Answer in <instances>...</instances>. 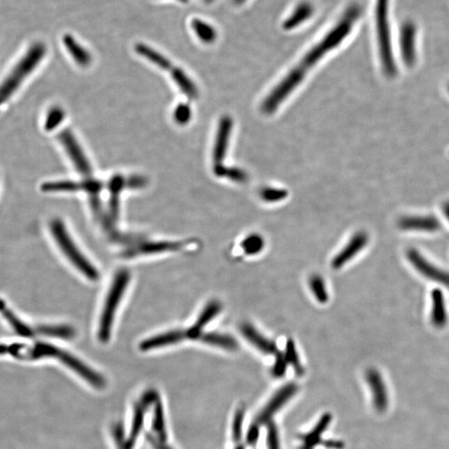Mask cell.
Wrapping results in <instances>:
<instances>
[{
    "mask_svg": "<svg viewBox=\"0 0 449 449\" xmlns=\"http://www.w3.org/2000/svg\"><path fill=\"white\" fill-rule=\"evenodd\" d=\"M361 14V8L357 4H353L347 8L335 27L306 54L298 65L269 94L262 104V109L265 113L271 114L275 112L281 102L301 83L307 72L322 60L324 55L331 52L345 40L352 32L354 23Z\"/></svg>",
    "mask_w": 449,
    "mask_h": 449,
    "instance_id": "obj_1",
    "label": "cell"
},
{
    "mask_svg": "<svg viewBox=\"0 0 449 449\" xmlns=\"http://www.w3.org/2000/svg\"><path fill=\"white\" fill-rule=\"evenodd\" d=\"M47 52L46 46L42 42H37L28 50L26 54L13 68L10 74L0 85V105L3 104L18 89L23 81L31 74L38 63L45 58Z\"/></svg>",
    "mask_w": 449,
    "mask_h": 449,
    "instance_id": "obj_2",
    "label": "cell"
},
{
    "mask_svg": "<svg viewBox=\"0 0 449 449\" xmlns=\"http://www.w3.org/2000/svg\"><path fill=\"white\" fill-rule=\"evenodd\" d=\"M129 280L130 274L126 269L119 271L114 277L108 297L106 299L98 328V338L102 343H107L110 339L115 314Z\"/></svg>",
    "mask_w": 449,
    "mask_h": 449,
    "instance_id": "obj_3",
    "label": "cell"
},
{
    "mask_svg": "<svg viewBox=\"0 0 449 449\" xmlns=\"http://www.w3.org/2000/svg\"><path fill=\"white\" fill-rule=\"evenodd\" d=\"M50 228L60 249L72 264L89 280L97 281L100 278V273L75 246L74 241L68 235L63 222L59 219H54L51 222Z\"/></svg>",
    "mask_w": 449,
    "mask_h": 449,
    "instance_id": "obj_4",
    "label": "cell"
},
{
    "mask_svg": "<svg viewBox=\"0 0 449 449\" xmlns=\"http://www.w3.org/2000/svg\"><path fill=\"white\" fill-rule=\"evenodd\" d=\"M388 0H377L376 6V24L380 59L384 72L393 77L396 74L395 61H393L391 25L388 22Z\"/></svg>",
    "mask_w": 449,
    "mask_h": 449,
    "instance_id": "obj_5",
    "label": "cell"
},
{
    "mask_svg": "<svg viewBox=\"0 0 449 449\" xmlns=\"http://www.w3.org/2000/svg\"><path fill=\"white\" fill-rule=\"evenodd\" d=\"M298 392L297 384L289 383L281 387L265 406L254 422L259 426L269 425L274 416Z\"/></svg>",
    "mask_w": 449,
    "mask_h": 449,
    "instance_id": "obj_6",
    "label": "cell"
},
{
    "mask_svg": "<svg viewBox=\"0 0 449 449\" xmlns=\"http://www.w3.org/2000/svg\"><path fill=\"white\" fill-rule=\"evenodd\" d=\"M58 139L64 148H65L68 155L70 156L77 171L89 178L90 174L92 173L91 165H90L82 148L80 147L72 132L70 130L65 129L60 132Z\"/></svg>",
    "mask_w": 449,
    "mask_h": 449,
    "instance_id": "obj_7",
    "label": "cell"
},
{
    "mask_svg": "<svg viewBox=\"0 0 449 449\" xmlns=\"http://www.w3.org/2000/svg\"><path fill=\"white\" fill-rule=\"evenodd\" d=\"M57 359L64 365L70 368L75 373L78 374L92 386L97 388H104L106 386V380L102 375L96 373L91 368H89L84 363L75 358L72 354L60 350Z\"/></svg>",
    "mask_w": 449,
    "mask_h": 449,
    "instance_id": "obj_8",
    "label": "cell"
},
{
    "mask_svg": "<svg viewBox=\"0 0 449 449\" xmlns=\"http://www.w3.org/2000/svg\"><path fill=\"white\" fill-rule=\"evenodd\" d=\"M366 381L370 388L372 400L376 411L386 412L388 406V396L381 375L378 370L370 369L366 372Z\"/></svg>",
    "mask_w": 449,
    "mask_h": 449,
    "instance_id": "obj_9",
    "label": "cell"
},
{
    "mask_svg": "<svg viewBox=\"0 0 449 449\" xmlns=\"http://www.w3.org/2000/svg\"><path fill=\"white\" fill-rule=\"evenodd\" d=\"M407 258L413 267L425 276L427 279L439 282L449 288V273L435 267L427 262L418 252L413 249L407 251Z\"/></svg>",
    "mask_w": 449,
    "mask_h": 449,
    "instance_id": "obj_10",
    "label": "cell"
},
{
    "mask_svg": "<svg viewBox=\"0 0 449 449\" xmlns=\"http://www.w3.org/2000/svg\"><path fill=\"white\" fill-rule=\"evenodd\" d=\"M158 395L156 391H148L144 393L139 402H136L134 406V418H132V425L129 439H127L128 443L131 447H134L138 439L141 430L143 425L145 413L150 405L158 399Z\"/></svg>",
    "mask_w": 449,
    "mask_h": 449,
    "instance_id": "obj_11",
    "label": "cell"
},
{
    "mask_svg": "<svg viewBox=\"0 0 449 449\" xmlns=\"http://www.w3.org/2000/svg\"><path fill=\"white\" fill-rule=\"evenodd\" d=\"M233 127V121L232 118L225 116L221 119L213 149L214 166L222 165V162L225 159Z\"/></svg>",
    "mask_w": 449,
    "mask_h": 449,
    "instance_id": "obj_12",
    "label": "cell"
},
{
    "mask_svg": "<svg viewBox=\"0 0 449 449\" xmlns=\"http://www.w3.org/2000/svg\"><path fill=\"white\" fill-rule=\"evenodd\" d=\"M368 235L365 233H358L350 239L347 245L332 260V267L333 269H340L345 265L352 260L368 243Z\"/></svg>",
    "mask_w": 449,
    "mask_h": 449,
    "instance_id": "obj_13",
    "label": "cell"
},
{
    "mask_svg": "<svg viewBox=\"0 0 449 449\" xmlns=\"http://www.w3.org/2000/svg\"><path fill=\"white\" fill-rule=\"evenodd\" d=\"M416 29L412 22H406L400 33V48L402 58L408 67H412L416 62Z\"/></svg>",
    "mask_w": 449,
    "mask_h": 449,
    "instance_id": "obj_14",
    "label": "cell"
},
{
    "mask_svg": "<svg viewBox=\"0 0 449 449\" xmlns=\"http://www.w3.org/2000/svg\"><path fill=\"white\" fill-rule=\"evenodd\" d=\"M221 308V304L218 301L209 302L207 306L204 308L202 313L200 314L194 326L186 331L187 338L191 340H199L200 335L203 333V329L220 313Z\"/></svg>",
    "mask_w": 449,
    "mask_h": 449,
    "instance_id": "obj_15",
    "label": "cell"
},
{
    "mask_svg": "<svg viewBox=\"0 0 449 449\" xmlns=\"http://www.w3.org/2000/svg\"><path fill=\"white\" fill-rule=\"evenodd\" d=\"M241 332L245 339L250 342L252 345L258 348L260 352L267 354H274L278 352L275 343L267 339L258 329L249 323L243 324L241 327Z\"/></svg>",
    "mask_w": 449,
    "mask_h": 449,
    "instance_id": "obj_16",
    "label": "cell"
},
{
    "mask_svg": "<svg viewBox=\"0 0 449 449\" xmlns=\"http://www.w3.org/2000/svg\"><path fill=\"white\" fill-rule=\"evenodd\" d=\"M187 338L186 331H173L161 335L148 338V339L141 342L139 348L142 352H148L154 349L165 347V346L178 344V342L185 340Z\"/></svg>",
    "mask_w": 449,
    "mask_h": 449,
    "instance_id": "obj_17",
    "label": "cell"
},
{
    "mask_svg": "<svg viewBox=\"0 0 449 449\" xmlns=\"http://www.w3.org/2000/svg\"><path fill=\"white\" fill-rule=\"evenodd\" d=\"M401 229L410 230H422V232L434 233L441 228L437 218L433 216H410L401 218L399 221Z\"/></svg>",
    "mask_w": 449,
    "mask_h": 449,
    "instance_id": "obj_18",
    "label": "cell"
},
{
    "mask_svg": "<svg viewBox=\"0 0 449 449\" xmlns=\"http://www.w3.org/2000/svg\"><path fill=\"white\" fill-rule=\"evenodd\" d=\"M432 323L435 327L442 328L447 324L448 316L443 293L439 289L432 292Z\"/></svg>",
    "mask_w": 449,
    "mask_h": 449,
    "instance_id": "obj_19",
    "label": "cell"
},
{
    "mask_svg": "<svg viewBox=\"0 0 449 449\" xmlns=\"http://www.w3.org/2000/svg\"><path fill=\"white\" fill-rule=\"evenodd\" d=\"M332 421L331 413H324L320 418V420L309 433L304 436L302 441L304 444L301 449H314L320 443L322 435L326 432L327 427Z\"/></svg>",
    "mask_w": 449,
    "mask_h": 449,
    "instance_id": "obj_20",
    "label": "cell"
},
{
    "mask_svg": "<svg viewBox=\"0 0 449 449\" xmlns=\"http://www.w3.org/2000/svg\"><path fill=\"white\" fill-rule=\"evenodd\" d=\"M64 46L66 47L68 53L71 54L74 61L82 67H88L92 63V55L74 38L70 34H66L63 38Z\"/></svg>",
    "mask_w": 449,
    "mask_h": 449,
    "instance_id": "obj_21",
    "label": "cell"
},
{
    "mask_svg": "<svg viewBox=\"0 0 449 449\" xmlns=\"http://www.w3.org/2000/svg\"><path fill=\"white\" fill-rule=\"evenodd\" d=\"M182 246L179 242H152L143 244L139 247L127 251L124 255L127 258H132L136 255L160 253L169 251H176Z\"/></svg>",
    "mask_w": 449,
    "mask_h": 449,
    "instance_id": "obj_22",
    "label": "cell"
},
{
    "mask_svg": "<svg viewBox=\"0 0 449 449\" xmlns=\"http://www.w3.org/2000/svg\"><path fill=\"white\" fill-rule=\"evenodd\" d=\"M314 13V8L310 3L302 2L294 8L287 19L285 20L283 28L285 30H292L309 19Z\"/></svg>",
    "mask_w": 449,
    "mask_h": 449,
    "instance_id": "obj_23",
    "label": "cell"
},
{
    "mask_svg": "<svg viewBox=\"0 0 449 449\" xmlns=\"http://www.w3.org/2000/svg\"><path fill=\"white\" fill-rule=\"evenodd\" d=\"M199 340L228 350H236L238 348L237 341L233 336L225 335V333L216 332L203 333L199 338Z\"/></svg>",
    "mask_w": 449,
    "mask_h": 449,
    "instance_id": "obj_24",
    "label": "cell"
},
{
    "mask_svg": "<svg viewBox=\"0 0 449 449\" xmlns=\"http://www.w3.org/2000/svg\"><path fill=\"white\" fill-rule=\"evenodd\" d=\"M136 52L141 56L155 64L157 67L162 68L165 70H172V63L164 55L158 53L157 51L151 48L146 45L139 44L135 47Z\"/></svg>",
    "mask_w": 449,
    "mask_h": 449,
    "instance_id": "obj_25",
    "label": "cell"
},
{
    "mask_svg": "<svg viewBox=\"0 0 449 449\" xmlns=\"http://www.w3.org/2000/svg\"><path fill=\"white\" fill-rule=\"evenodd\" d=\"M172 77L174 82L176 83L181 91L186 94L188 97L196 98L198 97V89L196 88L194 81L188 77L185 72L179 68H173Z\"/></svg>",
    "mask_w": 449,
    "mask_h": 449,
    "instance_id": "obj_26",
    "label": "cell"
},
{
    "mask_svg": "<svg viewBox=\"0 0 449 449\" xmlns=\"http://www.w3.org/2000/svg\"><path fill=\"white\" fill-rule=\"evenodd\" d=\"M191 28L194 29L196 36L205 44H212L217 38V33L211 24L205 21L194 19L191 21Z\"/></svg>",
    "mask_w": 449,
    "mask_h": 449,
    "instance_id": "obj_27",
    "label": "cell"
},
{
    "mask_svg": "<svg viewBox=\"0 0 449 449\" xmlns=\"http://www.w3.org/2000/svg\"><path fill=\"white\" fill-rule=\"evenodd\" d=\"M152 430L156 433V437L165 442L166 440V431L164 421V407L159 397L156 401L155 409L152 420Z\"/></svg>",
    "mask_w": 449,
    "mask_h": 449,
    "instance_id": "obj_28",
    "label": "cell"
},
{
    "mask_svg": "<svg viewBox=\"0 0 449 449\" xmlns=\"http://www.w3.org/2000/svg\"><path fill=\"white\" fill-rule=\"evenodd\" d=\"M38 333L47 336L70 340L75 336L74 329L67 326H42L38 328Z\"/></svg>",
    "mask_w": 449,
    "mask_h": 449,
    "instance_id": "obj_29",
    "label": "cell"
},
{
    "mask_svg": "<svg viewBox=\"0 0 449 449\" xmlns=\"http://www.w3.org/2000/svg\"><path fill=\"white\" fill-rule=\"evenodd\" d=\"M214 173L219 178H226L233 182L242 183L248 178L245 171L237 168H228L224 165L214 166Z\"/></svg>",
    "mask_w": 449,
    "mask_h": 449,
    "instance_id": "obj_30",
    "label": "cell"
},
{
    "mask_svg": "<svg viewBox=\"0 0 449 449\" xmlns=\"http://www.w3.org/2000/svg\"><path fill=\"white\" fill-rule=\"evenodd\" d=\"M42 191L45 192H74L81 191V183L72 181H58L42 184Z\"/></svg>",
    "mask_w": 449,
    "mask_h": 449,
    "instance_id": "obj_31",
    "label": "cell"
},
{
    "mask_svg": "<svg viewBox=\"0 0 449 449\" xmlns=\"http://www.w3.org/2000/svg\"><path fill=\"white\" fill-rule=\"evenodd\" d=\"M285 356L289 365L293 367L294 372L298 376H302L305 373V370L299 361L296 345L292 340L289 339L286 342Z\"/></svg>",
    "mask_w": 449,
    "mask_h": 449,
    "instance_id": "obj_32",
    "label": "cell"
},
{
    "mask_svg": "<svg viewBox=\"0 0 449 449\" xmlns=\"http://www.w3.org/2000/svg\"><path fill=\"white\" fill-rule=\"evenodd\" d=\"M265 241L258 234H251L242 242V247L246 255H253L260 253L264 249Z\"/></svg>",
    "mask_w": 449,
    "mask_h": 449,
    "instance_id": "obj_33",
    "label": "cell"
},
{
    "mask_svg": "<svg viewBox=\"0 0 449 449\" xmlns=\"http://www.w3.org/2000/svg\"><path fill=\"white\" fill-rule=\"evenodd\" d=\"M310 286L312 293L320 304H326L329 301V294L326 285L322 277L314 275L310 278Z\"/></svg>",
    "mask_w": 449,
    "mask_h": 449,
    "instance_id": "obj_34",
    "label": "cell"
},
{
    "mask_svg": "<svg viewBox=\"0 0 449 449\" xmlns=\"http://www.w3.org/2000/svg\"><path fill=\"white\" fill-rule=\"evenodd\" d=\"M4 317H6L8 322L11 324L13 328L15 329V331L19 335L24 337H31L33 336V332L26 324H24L21 320L16 317V316L12 313L11 311L6 309V307H3L1 310Z\"/></svg>",
    "mask_w": 449,
    "mask_h": 449,
    "instance_id": "obj_35",
    "label": "cell"
},
{
    "mask_svg": "<svg viewBox=\"0 0 449 449\" xmlns=\"http://www.w3.org/2000/svg\"><path fill=\"white\" fill-rule=\"evenodd\" d=\"M65 117V113L63 109L59 107H54L49 110L45 120V128L46 131H53L54 128L58 127L63 121Z\"/></svg>",
    "mask_w": 449,
    "mask_h": 449,
    "instance_id": "obj_36",
    "label": "cell"
},
{
    "mask_svg": "<svg viewBox=\"0 0 449 449\" xmlns=\"http://www.w3.org/2000/svg\"><path fill=\"white\" fill-rule=\"evenodd\" d=\"M246 409L241 406L235 413L233 423V438L235 442H239L242 436V427L244 419H245Z\"/></svg>",
    "mask_w": 449,
    "mask_h": 449,
    "instance_id": "obj_37",
    "label": "cell"
},
{
    "mask_svg": "<svg viewBox=\"0 0 449 449\" xmlns=\"http://www.w3.org/2000/svg\"><path fill=\"white\" fill-rule=\"evenodd\" d=\"M288 192L285 189L278 188L267 187L260 192V198L267 203H277L284 200L287 196Z\"/></svg>",
    "mask_w": 449,
    "mask_h": 449,
    "instance_id": "obj_38",
    "label": "cell"
},
{
    "mask_svg": "<svg viewBox=\"0 0 449 449\" xmlns=\"http://www.w3.org/2000/svg\"><path fill=\"white\" fill-rule=\"evenodd\" d=\"M175 122L179 125H186L191 118V109L189 104H180L174 111Z\"/></svg>",
    "mask_w": 449,
    "mask_h": 449,
    "instance_id": "obj_39",
    "label": "cell"
},
{
    "mask_svg": "<svg viewBox=\"0 0 449 449\" xmlns=\"http://www.w3.org/2000/svg\"><path fill=\"white\" fill-rule=\"evenodd\" d=\"M287 361H286L285 354L283 353L278 352L276 354V361L275 363L272 367V375L274 377L276 378H282L284 377V375L287 369Z\"/></svg>",
    "mask_w": 449,
    "mask_h": 449,
    "instance_id": "obj_40",
    "label": "cell"
},
{
    "mask_svg": "<svg viewBox=\"0 0 449 449\" xmlns=\"http://www.w3.org/2000/svg\"><path fill=\"white\" fill-rule=\"evenodd\" d=\"M113 435L118 449H132V447L125 439V432L121 423H116L113 427Z\"/></svg>",
    "mask_w": 449,
    "mask_h": 449,
    "instance_id": "obj_41",
    "label": "cell"
},
{
    "mask_svg": "<svg viewBox=\"0 0 449 449\" xmlns=\"http://www.w3.org/2000/svg\"><path fill=\"white\" fill-rule=\"evenodd\" d=\"M81 191L88 192L93 196L100 194L104 187V183L98 180L90 178L85 179L84 181L80 182Z\"/></svg>",
    "mask_w": 449,
    "mask_h": 449,
    "instance_id": "obj_42",
    "label": "cell"
},
{
    "mask_svg": "<svg viewBox=\"0 0 449 449\" xmlns=\"http://www.w3.org/2000/svg\"><path fill=\"white\" fill-rule=\"evenodd\" d=\"M108 187L111 192V196H119L120 192L124 187H127V178L116 175L109 180Z\"/></svg>",
    "mask_w": 449,
    "mask_h": 449,
    "instance_id": "obj_43",
    "label": "cell"
},
{
    "mask_svg": "<svg viewBox=\"0 0 449 449\" xmlns=\"http://www.w3.org/2000/svg\"><path fill=\"white\" fill-rule=\"evenodd\" d=\"M267 441L268 449H281L279 434L275 423H269L268 425Z\"/></svg>",
    "mask_w": 449,
    "mask_h": 449,
    "instance_id": "obj_44",
    "label": "cell"
},
{
    "mask_svg": "<svg viewBox=\"0 0 449 449\" xmlns=\"http://www.w3.org/2000/svg\"><path fill=\"white\" fill-rule=\"evenodd\" d=\"M260 437V426L252 423L246 434V443L250 446H255Z\"/></svg>",
    "mask_w": 449,
    "mask_h": 449,
    "instance_id": "obj_45",
    "label": "cell"
},
{
    "mask_svg": "<svg viewBox=\"0 0 449 449\" xmlns=\"http://www.w3.org/2000/svg\"><path fill=\"white\" fill-rule=\"evenodd\" d=\"M148 181L146 178L143 176H132L127 178V187L132 188V189H139L147 186Z\"/></svg>",
    "mask_w": 449,
    "mask_h": 449,
    "instance_id": "obj_46",
    "label": "cell"
},
{
    "mask_svg": "<svg viewBox=\"0 0 449 449\" xmlns=\"http://www.w3.org/2000/svg\"><path fill=\"white\" fill-rule=\"evenodd\" d=\"M146 439L154 449H172L168 446H166L165 442H162L158 439L156 436L148 434Z\"/></svg>",
    "mask_w": 449,
    "mask_h": 449,
    "instance_id": "obj_47",
    "label": "cell"
},
{
    "mask_svg": "<svg viewBox=\"0 0 449 449\" xmlns=\"http://www.w3.org/2000/svg\"><path fill=\"white\" fill-rule=\"evenodd\" d=\"M324 446L327 448L331 449H341L344 448V443L339 441H336V440H331V441H324Z\"/></svg>",
    "mask_w": 449,
    "mask_h": 449,
    "instance_id": "obj_48",
    "label": "cell"
},
{
    "mask_svg": "<svg viewBox=\"0 0 449 449\" xmlns=\"http://www.w3.org/2000/svg\"><path fill=\"white\" fill-rule=\"evenodd\" d=\"M443 212H444V213H446V217L449 220V203H448L447 204L444 205Z\"/></svg>",
    "mask_w": 449,
    "mask_h": 449,
    "instance_id": "obj_49",
    "label": "cell"
},
{
    "mask_svg": "<svg viewBox=\"0 0 449 449\" xmlns=\"http://www.w3.org/2000/svg\"><path fill=\"white\" fill-rule=\"evenodd\" d=\"M233 1L235 4H237V6H239V4H242L244 2H245L246 0H233Z\"/></svg>",
    "mask_w": 449,
    "mask_h": 449,
    "instance_id": "obj_50",
    "label": "cell"
},
{
    "mask_svg": "<svg viewBox=\"0 0 449 449\" xmlns=\"http://www.w3.org/2000/svg\"><path fill=\"white\" fill-rule=\"evenodd\" d=\"M236 449H245V448H244V446H239Z\"/></svg>",
    "mask_w": 449,
    "mask_h": 449,
    "instance_id": "obj_51",
    "label": "cell"
},
{
    "mask_svg": "<svg viewBox=\"0 0 449 449\" xmlns=\"http://www.w3.org/2000/svg\"><path fill=\"white\" fill-rule=\"evenodd\" d=\"M178 1L185 3L187 2V0H178Z\"/></svg>",
    "mask_w": 449,
    "mask_h": 449,
    "instance_id": "obj_52",
    "label": "cell"
},
{
    "mask_svg": "<svg viewBox=\"0 0 449 449\" xmlns=\"http://www.w3.org/2000/svg\"><path fill=\"white\" fill-rule=\"evenodd\" d=\"M205 1H206L207 3H211L212 1H213V0H205Z\"/></svg>",
    "mask_w": 449,
    "mask_h": 449,
    "instance_id": "obj_53",
    "label": "cell"
}]
</instances>
